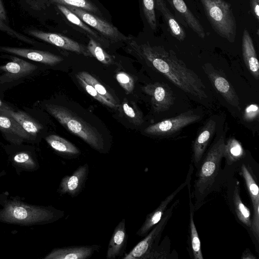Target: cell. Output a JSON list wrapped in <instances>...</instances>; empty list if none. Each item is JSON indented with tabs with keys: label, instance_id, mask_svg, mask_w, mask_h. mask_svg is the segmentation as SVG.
<instances>
[{
	"label": "cell",
	"instance_id": "6da1fadb",
	"mask_svg": "<svg viewBox=\"0 0 259 259\" xmlns=\"http://www.w3.org/2000/svg\"><path fill=\"white\" fill-rule=\"evenodd\" d=\"M128 51L165 76L185 93L199 99L207 98L205 86L199 76L189 69L172 50L148 43L139 44L131 38L126 41Z\"/></svg>",
	"mask_w": 259,
	"mask_h": 259
},
{
	"label": "cell",
	"instance_id": "7a4b0ae2",
	"mask_svg": "<svg viewBox=\"0 0 259 259\" xmlns=\"http://www.w3.org/2000/svg\"><path fill=\"white\" fill-rule=\"evenodd\" d=\"M64 214L63 210L51 206H33L10 200L0 209V221L25 226L46 224L61 219Z\"/></svg>",
	"mask_w": 259,
	"mask_h": 259
},
{
	"label": "cell",
	"instance_id": "3957f363",
	"mask_svg": "<svg viewBox=\"0 0 259 259\" xmlns=\"http://www.w3.org/2000/svg\"><path fill=\"white\" fill-rule=\"evenodd\" d=\"M48 112L70 133L79 137L90 147L101 153L107 152L102 135L97 130L68 108L47 104Z\"/></svg>",
	"mask_w": 259,
	"mask_h": 259
},
{
	"label": "cell",
	"instance_id": "277c9868",
	"mask_svg": "<svg viewBox=\"0 0 259 259\" xmlns=\"http://www.w3.org/2000/svg\"><path fill=\"white\" fill-rule=\"evenodd\" d=\"M225 144L224 136L222 135L213 143L199 165L194 185V195L197 204L206 196L214 182L224 156Z\"/></svg>",
	"mask_w": 259,
	"mask_h": 259
},
{
	"label": "cell",
	"instance_id": "5b68a950",
	"mask_svg": "<svg viewBox=\"0 0 259 259\" xmlns=\"http://www.w3.org/2000/svg\"><path fill=\"white\" fill-rule=\"evenodd\" d=\"M214 31L230 42L236 35V22L231 5L224 0H200Z\"/></svg>",
	"mask_w": 259,
	"mask_h": 259
},
{
	"label": "cell",
	"instance_id": "8992f818",
	"mask_svg": "<svg viewBox=\"0 0 259 259\" xmlns=\"http://www.w3.org/2000/svg\"><path fill=\"white\" fill-rule=\"evenodd\" d=\"M179 203V200H176L170 207L166 210L161 220L145 236V238L128 253L124 254L122 258L145 259L146 256L158 245L162 233L171 217L175 208Z\"/></svg>",
	"mask_w": 259,
	"mask_h": 259
},
{
	"label": "cell",
	"instance_id": "52a82bcc",
	"mask_svg": "<svg viewBox=\"0 0 259 259\" xmlns=\"http://www.w3.org/2000/svg\"><path fill=\"white\" fill-rule=\"evenodd\" d=\"M65 6L76 15L87 25L101 33L105 38H106L113 42H126L131 38L124 35L116 27L100 18L96 15L79 8L69 6Z\"/></svg>",
	"mask_w": 259,
	"mask_h": 259
},
{
	"label": "cell",
	"instance_id": "ba28073f",
	"mask_svg": "<svg viewBox=\"0 0 259 259\" xmlns=\"http://www.w3.org/2000/svg\"><path fill=\"white\" fill-rule=\"evenodd\" d=\"M200 118L199 115L189 111L151 124L147 127L144 132L146 134L151 136L171 135L197 121Z\"/></svg>",
	"mask_w": 259,
	"mask_h": 259
},
{
	"label": "cell",
	"instance_id": "9c48e42d",
	"mask_svg": "<svg viewBox=\"0 0 259 259\" xmlns=\"http://www.w3.org/2000/svg\"><path fill=\"white\" fill-rule=\"evenodd\" d=\"M89 174V165L84 163L79 166L71 174L63 177L60 183L58 193L72 198L77 196L83 191Z\"/></svg>",
	"mask_w": 259,
	"mask_h": 259
},
{
	"label": "cell",
	"instance_id": "30bf717a",
	"mask_svg": "<svg viewBox=\"0 0 259 259\" xmlns=\"http://www.w3.org/2000/svg\"><path fill=\"white\" fill-rule=\"evenodd\" d=\"M144 92L151 98V102L155 112H161L168 110L174 104L175 96L169 86L163 83L156 82L143 87Z\"/></svg>",
	"mask_w": 259,
	"mask_h": 259
},
{
	"label": "cell",
	"instance_id": "8fae6325",
	"mask_svg": "<svg viewBox=\"0 0 259 259\" xmlns=\"http://www.w3.org/2000/svg\"><path fill=\"white\" fill-rule=\"evenodd\" d=\"M203 68L216 90L229 104L240 110L239 98L228 80L210 65L205 64Z\"/></svg>",
	"mask_w": 259,
	"mask_h": 259
},
{
	"label": "cell",
	"instance_id": "7c38bea8",
	"mask_svg": "<svg viewBox=\"0 0 259 259\" xmlns=\"http://www.w3.org/2000/svg\"><path fill=\"white\" fill-rule=\"evenodd\" d=\"M27 33L32 36L62 49L82 54L85 56H90L87 48L65 36L38 30H29Z\"/></svg>",
	"mask_w": 259,
	"mask_h": 259
},
{
	"label": "cell",
	"instance_id": "4fadbf2b",
	"mask_svg": "<svg viewBox=\"0 0 259 259\" xmlns=\"http://www.w3.org/2000/svg\"><path fill=\"white\" fill-rule=\"evenodd\" d=\"M101 246L97 244L74 245L53 249L45 259H88L98 252Z\"/></svg>",
	"mask_w": 259,
	"mask_h": 259
},
{
	"label": "cell",
	"instance_id": "5bb4252c",
	"mask_svg": "<svg viewBox=\"0 0 259 259\" xmlns=\"http://www.w3.org/2000/svg\"><path fill=\"white\" fill-rule=\"evenodd\" d=\"M242 175L250 197L253 209L251 231L255 239H259V189L252 174L246 166L243 164L241 167Z\"/></svg>",
	"mask_w": 259,
	"mask_h": 259
},
{
	"label": "cell",
	"instance_id": "9a60e30c",
	"mask_svg": "<svg viewBox=\"0 0 259 259\" xmlns=\"http://www.w3.org/2000/svg\"><path fill=\"white\" fill-rule=\"evenodd\" d=\"M187 185V180L183 183L172 193L167 196L152 212L149 213L141 227L136 232V235L145 237L162 218L167 209L168 204L173 200L176 196Z\"/></svg>",
	"mask_w": 259,
	"mask_h": 259
},
{
	"label": "cell",
	"instance_id": "2e32d148",
	"mask_svg": "<svg viewBox=\"0 0 259 259\" xmlns=\"http://www.w3.org/2000/svg\"><path fill=\"white\" fill-rule=\"evenodd\" d=\"M128 240L125 220L122 219L113 230L108 245L106 258L115 259L124 254Z\"/></svg>",
	"mask_w": 259,
	"mask_h": 259
},
{
	"label": "cell",
	"instance_id": "e0dca14e",
	"mask_svg": "<svg viewBox=\"0 0 259 259\" xmlns=\"http://www.w3.org/2000/svg\"><path fill=\"white\" fill-rule=\"evenodd\" d=\"M193 170V167L192 164H190L186 179L187 185L188 189L190 206L189 247L191 257L194 259H203V257L201 251L200 241L194 221L195 207L192 201L191 185L190 184Z\"/></svg>",
	"mask_w": 259,
	"mask_h": 259
},
{
	"label": "cell",
	"instance_id": "ac0fdd59",
	"mask_svg": "<svg viewBox=\"0 0 259 259\" xmlns=\"http://www.w3.org/2000/svg\"><path fill=\"white\" fill-rule=\"evenodd\" d=\"M217 123L210 119L204 124L196 137L193 145V160L197 167L201 163L205 151L215 132Z\"/></svg>",
	"mask_w": 259,
	"mask_h": 259
},
{
	"label": "cell",
	"instance_id": "d6986e66",
	"mask_svg": "<svg viewBox=\"0 0 259 259\" xmlns=\"http://www.w3.org/2000/svg\"><path fill=\"white\" fill-rule=\"evenodd\" d=\"M0 50L50 65H56L63 60L59 56L39 50L9 47H0Z\"/></svg>",
	"mask_w": 259,
	"mask_h": 259
},
{
	"label": "cell",
	"instance_id": "ffe728a7",
	"mask_svg": "<svg viewBox=\"0 0 259 259\" xmlns=\"http://www.w3.org/2000/svg\"><path fill=\"white\" fill-rule=\"evenodd\" d=\"M242 56L246 66L256 79L259 78V63L251 37L248 30L243 31L242 39Z\"/></svg>",
	"mask_w": 259,
	"mask_h": 259
},
{
	"label": "cell",
	"instance_id": "44dd1931",
	"mask_svg": "<svg viewBox=\"0 0 259 259\" xmlns=\"http://www.w3.org/2000/svg\"><path fill=\"white\" fill-rule=\"evenodd\" d=\"M170 6L182 17L186 24L200 38L205 36L203 27L183 0H166Z\"/></svg>",
	"mask_w": 259,
	"mask_h": 259
},
{
	"label": "cell",
	"instance_id": "7402d4cb",
	"mask_svg": "<svg viewBox=\"0 0 259 259\" xmlns=\"http://www.w3.org/2000/svg\"><path fill=\"white\" fill-rule=\"evenodd\" d=\"M0 114L5 115L14 119L31 135H36L42 128L40 124L22 111H14L4 107L0 108Z\"/></svg>",
	"mask_w": 259,
	"mask_h": 259
},
{
	"label": "cell",
	"instance_id": "603a6c76",
	"mask_svg": "<svg viewBox=\"0 0 259 259\" xmlns=\"http://www.w3.org/2000/svg\"><path fill=\"white\" fill-rule=\"evenodd\" d=\"M155 8L163 15L172 35L180 41L184 40L186 34L175 17L166 6L164 0H154Z\"/></svg>",
	"mask_w": 259,
	"mask_h": 259
},
{
	"label": "cell",
	"instance_id": "cb8c5ba5",
	"mask_svg": "<svg viewBox=\"0 0 259 259\" xmlns=\"http://www.w3.org/2000/svg\"><path fill=\"white\" fill-rule=\"evenodd\" d=\"M49 145L59 153L67 157H74L80 154V150L68 140L55 135L46 138Z\"/></svg>",
	"mask_w": 259,
	"mask_h": 259
},
{
	"label": "cell",
	"instance_id": "d4e9b609",
	"mask_svg": "<svg viewBox=\"0 0 259 259\" xmlns=\"http://www.w3.org/2000/svg\"><path fill=\"white\" fill-rule=\"evenodd\" d=\"M37 66L25 60L15 57H12V61L0 66V69L12 77H20L35 70Z\"/></svg>",
	"mask_w": 259,
	"mask_h": 259
},
{
	"label": "cell",
	"instance_id": "484cf974",
	"mask_svg": "<svg viewBox=\"0 0 259 259\" xmlns=\"http://www.w3.org/2000/svg\"><path fill=\"white\" fill-rule=\"evenodd\" d=\"M239 186H235L232 200L236 214L241 223L251 231L252 219L249 208L241 200Z\"/></svg>",
	"mask_w": 259,
	"mask_h": 259
},
{
	"label": "cell",
	"instance_id": "4316f807",
	"mask_svg": "<svg viewBox=\"0 0 259 259\" xmlns=\"http://www.w3.org/2000/svg\"><path fill=\"white\" fill-rule=\"evenodd\" d=\"M58 9L65 16L67 19L71 23L75 24L80 27L92 36L94 37L97 40L100 42L101 44L106 46L108 45L106 38L100 36L98 33L91 28L88 25L84 23L76 15L71 12L66 6L58 4L57 5Z\"/></svg>",
	"mask_w": 259,
	"mask_h": 259
},
{
	"label": "cell",
	"instance_id": "83f0119b",
	"mask_svg": "<svg viewBox=\"0 0 259 259\" xmlns=\"http://www.w3.org/2000/svg\"><path fill=\"white\" fill-rule=\"evenodd\" d=\"M244 155V149L240 143L236 139L230 138L225 143L224 156L228 165L241 159Z\"/></svg>",
	"mask_w": 259,
	"mask_h": 259
},
{
	"label": "cell",
	"instance_id": "f1b7e54d",
	"mask_svg": "<svg viewBox=\"0 0 259 259\" xmlns=\"http://www.w3.org/2000/svg\"><path fill=\"white\" fill-rule=\"evenodd\" d=\"M0 130L26 139L31 135L14 119L3 114H0Z\"/></svg>",
	"mask_w": 259,
	"mask_h": 259
},
{
	"label": "cell",
	"instance_id": "f546056e",
	"mask_svg": "<svg viewBox=\"0 0 259 259\" xmlns=\"http://www.w3.org/2000/svg\"><path fill=\"white\" fill-rule=\"evenodd\" d=\"M90 40L87 49L90 55L97 59L101 63L105 65H111L114 63V58L101 47L96 40L89 36Z\"/></svg>",
	"mask_w": 259,
	"mask_h": 259
},
{
	"label": "cell",
	"instance_id": "4dcf8cb0",
	"mask_svg": "<svg viewBox=\"0 0 259 259\" xmlns=\"http://www.w3.org/2000/svg\"><path fill=\"white\" fill-rule=\"evenodd\" d=\"M59 5L82 9L94 15H102L99 9L89 0H46Z\"/></svg>",
	"mask_w": 259,
	"mask_h": 259
},
{
	"label": "cell",
	"instance_id": "1f68e13d",
	"mask_svg": "<svg viewBox=\"0 0 259 259\" xmlns=\"http://www.w3.org/2000/svg\"><path fill=\"white\" fill-rule=\"evenodd\" d=\"M77 74L85 81L93 86L96 91L110 102L118 105L113 96L95 77L85 71L79 72Z\"/></svg>",
	"mask_w": 259,
	"mask_h": 259
},
{
	"label": "cell",
	"instance_id": "d6a6232c",
	"mask_svg": "<svg viewBox=\"0 0 259 259\" xmlns=\"http://www.w3.org/2000/svg\"><path fill=\"white\" fill-rule=\"evenodd\" d=\"M122 109L131 122L136 125H140L143 122V114L134 103H129L126 100L122 102Z\"/></svg>",
	"mask_w": 259,
	"mask_h": 259
},
{
	"label": "cell",
	"instance_id": "836d02e7",
	"mask_svg": "<svg viewBox=\"0 0 259 259\" xmlns=\"http://www.w3.org/2000/svg\"><path fill=\"white\" fill-rule=\"evenodd\" d=\"M75 76L80 85L95 99L109 108H116L118 107V105L115 104L110 102L103 96L98 93L93 86L85 81L77 74L75 75Z\"/></svg>",
	"mask_w": 259,
	"mask_h": 259
},
{
	"label": "cell",
	"instance_id": "e575fe53",
	"mask_svg": "<svg viewBox=\"0 0 259 259\" xmlns=\"http://www.w3.org/2000/svg\"><path fill=\"white\" fill-rule=\"evenodd\" d=\"M170 240L165 237L161 244L149 253L145 259H161L170 258Z\"/></svg>",
	"mask_w": 259,
	"mask_h": 259
},
{
	"label": "cell",
	"instance_id": "d590c367",
	"mask_svg": "<svg viewBox=\"0 0 259 259\" xmlns=\"http://www.w3.org/2000/svg\"><path fill=\"white\" fill-rule=\"evenodd\" d=\"M145 17L151 29L155 30L157 27L154 0H142Z\"/></svg>",
	"mask_w": 259,
	"mask_h": 259
},
{
	"label": "cell",
	"instance_id": "8d00e7d4",
	"mask_svg": "<svg viewBox=\"0 0 259 259\" xmlns=\"http://www.w3.org/2000/svg\"><path fill=\"white\" fill-rule=\"evenodd\" d=\"M116 78L127 94L132 92L135 87V80L129 74L119 71L116 74Z\"/></svg>",
	"mask_w": 259,
	"mask_h": 259
},
{
	"label": "cell",
	"instance_id": "74e56055",
	"mask_svg": "<svg viewBox=\"0 0 259 259\" xmlns=\"http://www.w3.org/2000/svg\"><path fill=\"white\" fill-rule=\"evenodd\" d=\"M15 162L19 166L27 169H32L36 164L32 158L25 152L18 153L14 157Z\"/></svg>",
	"mask_w": 259,
	"mask_h": 259
},
{
	"label": "cell",
	"instance_id": "f35d334b",
	"mask_svg": "<svg viewBox=\"0 0 259 259\" xmlns=\"http://www.w3.org/2000/svg\"><path fill=\"white\" fill-rule=\"evenodd\" d=\"M0 30L6 32L7 34L13 37L18 38L27 43L33 44L34 42L33 40L15 31L1 19Z\"/></svg>",
	"mask_w": 259,
	"mask_h": 259
},
{
	"label": "cell",
	"instance_id": "ab89813d",
	"mask_svg": "<svg viewBox=\"0 0 259 259\" xmlns=\"http://www.w3.org/2000/svg\"><path fill=\"white\" fill-rule=\"evenodd\" d=\"M259 109L256 104H251L247 106L244 111L243 117L245 121L251 122L258 118Z\"/></svg>",
	"mask_w": 259,
	"mask_h": 259
},
{
	"label": "cell",
	"instance_id": "60d3db41",
	"mask_svg": "<svg viewBox=\"0 0 259 259\" xmlns=\"http://www.w3.org/2000/svg\"><path fill=\"white\" fill-rule=\"evenodd\" d=\"M251 13L256 18L259 20V0H250Z\"/></svg>",
	"mask_w": 259,
	"mask_h": 259
},
{
	"label": "cell",
	"instance_id": "b9f144b4",
	"mask_svg": "<svg viewBox=\"0 0 259 259\" xmlns=\"http://www.w3.org/2000/svg\"><path fill=\"white\" fill-rule=\"evenodd\" d=\"M0 19L4 22L7 21L6 12L2 0H0Z\"/></svg>",
	"mask_w": 259,
	"mask_h": 259
},
{
	"label": "cell",
	"instance_id": "7bdbcfd3",
	"mask_svg": "<svg viewBox=\"0 0 259 259\" xmlns=\"http://www.w3.org/2000/svg\"><path fill=\"white\" fill-rule=\"evenodd\" d=\"M242 259H255L256 258L255 256L250 251L249 249H246L242 253Z\"/></svg>",
	"mask_w": 259,
	"mask_h": 259
}]
</instances>
